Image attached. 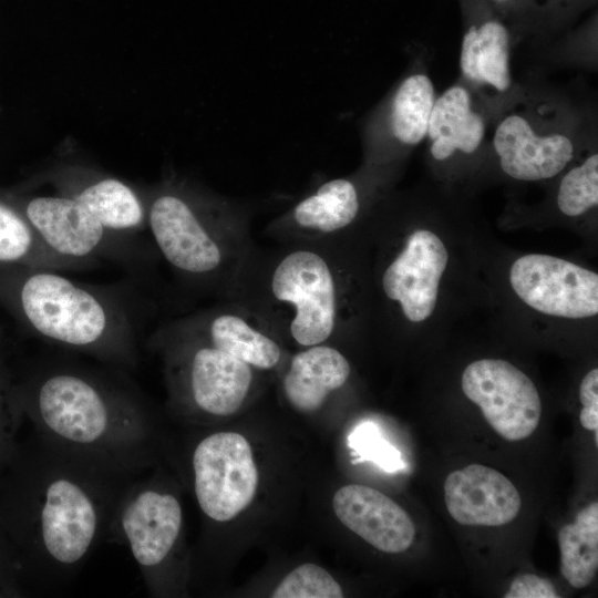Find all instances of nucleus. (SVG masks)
<instances>
[{
    "instance_id": "obj_1",
    "label": "nucleus",
    "mask_w": 598,
    "mask_h": 598,
    "mask_svg": "<svg viewBox=\"0 0 598 598\" xmlns=\"http://www.w3.org/2000/svg\"><path fill=\"white\" fill-rule=\"evenodd\" d=\"M17 478L11 526L29 570L51 591L69 584L104 540L120 496L136 477L40 436Z\"/></svg>"
},
{
    "instance_id": "obj_2",
    "label": "nucleus",
    "mask_w": 598,
    "mask_h": 598,
    "mask_svg": "<svg viewBox=\"0 0 598 598\" xmlns=\"http://www.w3.org/2000/svg\"><path fill=\"white\" fill-rule=\"evenodd\" d=\"M122 372L51 361L14 390L43 440L137 477L156 462L158 435L145 398Z\"/></svg>"
},
{
    "instance_id": "obj_3",
    "label": "nucleus",
    "mask_w": 598,
    "mask_h": 598,
    "mask_svg": "<svg viewBox=\"0 0 598 598\" xmlns=\"http://www.w3.org/2000/svg\"><path fill=\"white\" fill-rule=\"evenodd\" d=\"M344 237L255 245L225 300L249 311L283 344H332L354 313L355 277Z\"/></svg>"
},
{
    "instance_id": "obj_4",
    "label": "nucleus",
    "mask_w": 598,
    "mask_h": 598,
    "mask_svg": "<svg viewBox=\"0 0 598 598\" xmlns=\"http://www.w3.org/2000/svg\"><path fill=\"white\" fill-rule=\"evenodd\" d=\"M0 306L31 334L123 371L138 362L137 318L114 285L0 264Z\"/></svg>"
},
{
    "instance_id": "obj_5",
    "label": "nucleus",
    "mask_w": 598,
    "mask_h": 598,
    "mask_svg": "<svg viewBox=\"0 0 598 598\" xmlns=\"http://www.w3.org/2000/svg\"><path fill=\"white\" fill-rule=\"evenodd\" d=\"M154 248L186 286L225 300L252 250L249 217L236 205L163 189L146 207Z\"/></svg>"
},
{
    "instance_id": "obj_6",
    "label": "nucleus",
    "mask_w": 598,
    "mask_h": 598,
    "mask_svg": "<svg viewBox=\"0 0 598 598\" xmlns=\"http://www.w3.org/2000/svg\"><path fill=\"white\" fill-rule=\"evenodd\" d=\"M147 346L163 358L173 404L200 417L235 414L254 388L257 370L215 348L178 318L159 326Z\"/></svg>"
},
{
    "instance_id": "obj_7",
    "label": "nucleus",
    "mask_w": 598,
    "mask_h": 598,
    "mask_svg": "<svg viewBox=\"0 0 598 598\" xmlns=\"http://www.w3.org/2000/svg\"><path fill=\"white\" fill-rule=\"evenodd\" d=\"M159 475L138 476L120 496L105 538L128 548L152 594L167 590L183 533V507Z\"/></svg>"
},
{
    "instance_id": "obj_8",
    "label": "nucleus",
    "mask_w": 598,
    "mask_h": 598,
    "mask_svg": "<svg viewBox=\"0 0 598 598\" xmlns=\"http://www.w3.org/2000/svg\"><path fill=\"white\" fill-rule=\"evenodd\" d=\"M13 208L61 256L94 266L105 259L137 264L150 255L137 239L109 230L74 198L38 196Z\"/></svg>"
},
{
    "instance_id": "obj_9",
    "label": "nucleus",
    "mask_w": 598,
    "mask_h": 598,
    "mask_svg": "<svg viewBox=\"0 0 598 598\" xmlns=\"http://www.w3.org/2000/svg\"><path fill=\"white\" fill-rule=\"evenodd\" d=\"M190 468L197 504L212 522L234 519L255 498L258 470L249 442L239 433L202 437L192 450Z\"/></svg>"
},
{
    "instance_id": "obj_10",
    "label": "nucleus",
    "mask_w": 598,
    "mask_h": 598,
    "mask_svg": "<svg viewBox=\"0 0 598 598\" xmlns=\"http://www.w3.org/2000/svg\"><path fill=\"white\" fill-rule=\"evenodd\" d=\"M462 391L484 419L507 441H522L537 429L542 402L533 381L512 363L481 359L462 374Z\"/></svg>"
},
{
    "instance_id": "obj_11",
    "label": "nucleus",
    "mask_w": 598,
    "mask_h": 598,
    "mask_svg": "<svg viewBox=\"0 0 598 598\" xmlns=\"http://www.w3.org/2000/svg\"><path fill=\"white\" fill-rule=\"evenodd\" d=\"M515 293L544 315L582 319L598 313V275L550 255L529 254L509 271Z\"/></svg>"
},
{
    "instance_id": "obj_12",
    "label": "nucleus",
    "mask_w": 598,
    "mask_h": 598,
    "mask_svg": "<svg viewBox=\"0 0 598 598\" xmlns=\"http://www.w3.org/2000/svg\"><path fill=\"white\" fill-rule=\"evenodd\" d=\"M448 252L431 230H413L384 262L378 286L386 302L398 305L404 319L419 323L434 311Z\"/></svg>"
},
{
    "instance_id": "obj_13",
    "label": "nucleus",
    "mask_w": 598,
    "mask_h": 598,
    "mask_svg": "<svg viewBox=\"0 0 598 598\" xmlns=\"http://www.w3.org/2000/svg\"><path fill=\"white\" fill-rule=\"evenodd\" d=\"M361 212V197L349 178L327 179L272 219L266 234L277 243L344 236Z\"/></svg>"
},
{
    "instance_id": "obj_14",
    "label": "nucleus",
    "mask_w": 598,
    "mask_h": 598,
    "mask_svg": "<svg viewBox=\"0 0 598 598\" xmlns=\"http://www.w3.org/2000/svg\"><path fill=\"white\" fill-rule=\"evenodd\" d=\"M178 320L215 348L257 371L275 370L286 355L285 344L249 311L230 300H221Z\"/></svg>"
},
{
    "instance_id": "obj_15",
    "label": "nucleus",
    "mask_w": 598,
    "mask_h": 598,
    "mask_svg": "<svg viewBox=\"0 0 598 598\" xmlns=\"http://www.w3.org/2000/svg\"><path fill=\"white\" fill-rule=\"evenodd\" d=\"M444 501L454 520L468 526H502L519 513L522 499L514 484L498 471L471 464L451 472Z\"/></svg>"
},
{
    "instance_id": "obj_16",
    "label": "nucleus",
    "mask_w": 598,
    "mask_h": 598,
    "mask_svg": "<svg viewBox=\"0 0 598 598\" xmlns=\"http://www.w3.org/2000/svg\"><path fill=\"white\" fill-rule=\"evenodd\" d=\"M332 507L347 528L381 551L398 554L413 544L415 527L409 514L373 487L344 485L334 493Z\"/></svg>"
},
{
    "instance_id": "obj_17",
    "label": "nucleus",
    "mask_w": 598,
    "mask_h": 598,
    "mask_svg": "<svg viewBox=\"0 0 598 598\" xmlns=\"http://www.w3.org/2000/svg\"><path fill=\"white\" fill-rule=\"evenodd\" d=\"M493 145L503 172L512 178L535 182L558 175L574 156L571 140L558 133L538 135L517 114L497 125Z\"/></svg>"
},
{
    "instance_id": "obj_18",
    "label": "nucleus",
    "mask_w": 598,
    "mask_h": 598,
    "mask_svg": "<svg viewBox=\"0 0 598 598\" xmlns=\"http://www.w3.org/2000/svg\"><path fill=\"white\" fill-rule=\"evenodd\" d=\"M350 375L346 355L333 344L321 343L301 348L289 358L281 389L293 410L315 413L346 385Z\"/></svg>"
},
{
    "instance_id": "obj_19",
    "label": "nucleus",
    "mask_w": 598,
    "mask_h": 598,
    "mask_svg": "<svg viewBox=\"0 0 598 598\" xmlns=\"http://www.w3.org/2000/svg\"><path fill=\"white\" fill-rule=\"evenodd\" d=\"M485 134L483 117L473 111L471 96L461 85H453L435 99L426 136L431 154L444 161L455 152L474 153Z\"/></svg>"
},
{
    "instance_id": "obj_20",
    "label": "nucleus",
    "mask_w": 598,
    "mask_h": 598,
    "mask_svg": "<svg viewBox=\"0 0 598 598\" xmlns=\"http://www.w3.org/2000/svg\"><path fill=\"white\" fill-rule=\"evenodd\" d=\"M64 195L81 203L109 230L137 239L147 229L146 207L125 183L111 177L71 181Z\"/></svg>"
},
{
    "instance_id": "obj_21",
    "label": "nucleus",
    "mask_w": 598,
    "mask_h": 598,
    "mask_svg": "<svg viewBox=\"0 0 598 598\" xmlns=\"http://www.w3.org/2000/svg\"><path fill=\"white\" fill-rule=\"evenodd\" d=\"M508 42V31L499 21L470 27L461 45L462 74L473 83L507 91L512 84Z\"/></svg>"
},
{
    "instance_id": "obj_22",
    "label": "nucleus",
    "mask_w": 598,
    "mask_h": 598,
    "mask_svg": "<svg viewBox=\"0 0 598 598\" xmlns=\"http://www.w3.org/2000/svg\"><path fill=\"white\" fill-rule=\"evenodd\" d=\"M0 264L60 271L82 270L85 267L81 260L53 251L12 206L1 202Z\"/></svg>"
},
{
    "instance_id": "obj_23",
    "label": "nucleus",
    "mask_w": 598,
    "mask_h": 598,
    "mask_svg": "<svg viewBox=\"0 0 598 598\" xmlns=\"http://www.w3.org/2000/svg\"><path fill=\"white\" fill-rule=\"evenodd\" d=\"M560 573L575 588L588 586L598 569V503L582 508L558 532Z\"/></svg>"
},
{
    "instance_id": "obj_24",
    "label": "nucleus",
    "mask_w": 598,
    "mask_h": 598,
    "mask_svg": "<svg viewBox=\"0 0 598 598\" xmlns=\"http://www.w3.org/2000/svg\"><path fill=\"white\" fill-rule=\"evenodd\" d=\"M435 102L432 81L425 74H412L396 89L390 107V128L403 145H416L425 136Z\"/></svg>"
},
{
    "instance_id": "obj_25",
    "label": "nucleus",
    "mask_w": 598,
    "mask_h": 598,
    "mask_svg": "<svg viewBox=\"0 0 598 598\" xmlns=\"http://www.w3.org/2000/svg\"><path fill=\"white\" fill-rule=\"evenodd\" d=\"M597 204L598 155L592 154L563 177L557 193V206L566 216L576 217Z\"/></svg>"
},
{
    "instance_id": "obj_26",
    "label": "nucleus",
    "mask_w": 598,
    "mask_h": 598,
    "mask_svg": "<svg viewBox=\"0 0 598 598\" xmlns=\"http://www.w3.org/2000/svg\"><path fill=\"white\" fill-rule=\"evenodd\" d=\"M274 598H341L337 580L316 564H302L290 571L272 591Z\"/></svg>"
},
{
    "instance_id": "obj_27",
    "label": "nucleus",
    "mask_w": 598,
    "mask_h": 598,
    "mask_svg": "<svg viewBox=\"0 0 598 598\" xmlns=\"http://www.w3.org/2000/svg\"><path fill=\"white\" fill-rule=\"evenodd\" d=\"M579 400L582 404L580 423L589 431L598 430V370H590L579 386Z\"/></svg>"
},
{
    "instance_id": "obj_28",
    "label": "nucleus",
    "mask_w": 598,
    "mask_h": 598,
    "mask_svg": "<svg viewBox=\"0 0 598 598\" xmlns=\"http://www.w3.org/2000/svg\"><path fill=\"white\" fill-rule=\"evenodd\" d=\"M559 597L553 584L533 574L516 577L505 598H557Z\"/></svg>"
},
{
    "instance_id": "obj_29",
    "label": "nucleus",
    "mask_w": 598,
    "mask_h": 598,
    "mask_svg": "<svg viewBox=\"0 0 598 598\" xmlns=\"http://www.w3.org/2000/svg\"><path fill=\"white\" fill-rule=\"evenodd\" d=\"M20 408L14 388L10 386L0 364V423L10 422L13 417V409Z\"/></svg>"
},
{
    "instance_id": "obj_30",
    "label": "nucleus",
    "mask_w": 598,
    "mask_h": 598,
    "mask_svg": "<svg viewBox=\"0 0 598 598\" xmlns=\"http://www.w3.org/2000/svg\"><path fill=\"white\" fill-rule=\"evenodd\" d=\"M1 339H2V330H1V324H0V342H1Z\"/></svg>"
},
{
    "instance_id": "obj_31",
    "label": "nucleus",
    "mask_w": 598,
    "mask_h": 598,
    "mask_svg": "<svg viewBox=\"0 0 598 598\" xmlns=\"http://www.w3.org/2000/svg\"><path fill=\"white\" fill-rule=\"evenodd\" d=\"M497 1H507V0H497Z\"/></svg>"
}]
</instances>
